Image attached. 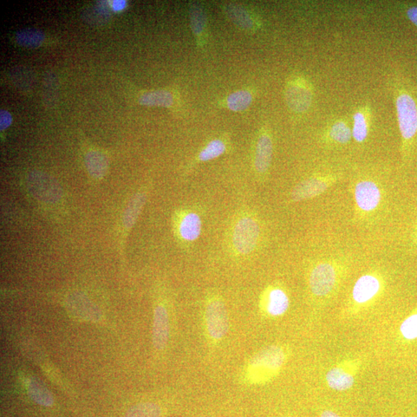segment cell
<instances>
[{
	"label": "cell",
	"mask_w": 417,
	"mask_h": 417,
	"mask_svg": "<svg viewBox=\"0 0 417 417\" xmlns=\"http://www.w3.org/2000/svg\"><path fill=\"white\" fill-rule=\"evenodd\" d=\"M394 97L402 139V153L407 157L417 142V95L409 84L400 79L394 84Z\"/></svg>",
	"instance_id": "obj_1"
},
{
	"label": "cell",
	"mask_w": 417,
	"mask_h": 417,
	"mask_svg": "<svg viewBox=\"0 0 417 417\" xmlns=\"http://www.w3.org/2000/svg\"><path fill=\"white\" fill-rule=\"evenodd\" d=\"M286 350L272 345L254 356L249 366L250 376L254 382H266L280 373L287 360Z\"/></svg>",
	"instance_id": "obj_2"
},
{
	"label": "cell",
	"mask_w": 417,
	"mask_h": 417,
	"mask_svg": "<svg viewBox=\"0 0 417 417\" xmlns=\"http://www.w3.org/2000/svg\"><path fill=\"white\" fill-rule=\"evenodd\" d=\"M384 282L382 278L376 273H365L356 282L353 291L350 312L356 314L376 302L382 294Z\"/></svg>",
	"instance_id": "obj_3"
},
{
	"label": "cell",
	"mask_w": 417,
	"mask_h": 417,
	"mask_svg": "<svg viewBox=\"0 0 417 417\" xmlns=\"http://www.w3.org/2000/svg\"><path fill=\"white\" fill-rule=\"evenodd\" d=\"M362 365L363 362L358 358H345L338 362L325 374L328 387L338 392H345L353 388Z\"/></svg>",
	"instance_id": "obj_4"
},
{
	"label": "cell",
	"mask_w": 417,
	"mask_h": 417,
	"mask_svg": "<svg viewBox=\"0 0 417 417\" xmlns=\"http://www.w3.org/2000/svg\"><path fill=\"white\" fill-rule=\"evenodd\" d=\"M260 225L258 221L244 215L234 225L233 230V246L241 255H247L252 253L258 243L260 238Z\"/></svg>",
	"instance_id": "obj_5"
},
{
	"label": "cell",
	"mask_w": 417,
	"mask_h": 417,
	"mask_svg": "<svg viewBox=\"0 0 417 417\" xmlns=\"http://www.w3.org/2000/svg\"><path fill=\"white\" fill-rule=\"evenodd\" d=\"M340 282V272L329 262L316 264L309 275V288L317 298H327L333 293Z\"/></svg>",
	"instance_id": "obj_6"
},
{
	"label": "cell",
	"mask_w": 417,
	"mask_h": 417,
	"mask_svg": "<svg viewBox=\"0 0 417 417\" xmlns=\"http://www.w3.org/2000/svg\"><path fill=\"white\" fill-rule=\"evenodd\" d=\"M27 186L34 197L42 203L54 204L61 198V191L54 179L40 172H32L27 180Z\"/></svg>",
	"instance_id": "obj_7"
},
{
	"label": "cell",
	"mask_w": 417,
	"mask_h": 417,
	"mask_svg": "<svg viewBox=\"0 0 417 417\" xmlns=\"http://www.w3.org/2000/svg\"><path fill=\"white\" fill-rule=\"evenodd\" d=\"M205 317L208 334L214 340H221L227 334L229 331V318L222 300H211L206 304Z\"/></svg>",
	"instance_id": "obj_8"
},
{
	"label": "cell",
	"mask_w": 417,
	"mask_h": 417,
	"mask_svg": "<svg viewBox=\"0 0 417 417\" xmlns=\"http://www.w3.org/2000/svg\"><path fill=\"white\" fill-rule=\"evenodd\" d=\"M313 93L308 81L302 77H296L288 84L285 90V99L293 112L302 113L311 104Z\"/></svg>",
	"instance_id": "obj_9"
},
{
	"label": "cell",
	"mask_w": 417,
	"mask_h": 417,
	"mask_svg": "<svg viewBox=\"0 0 417 417\" xmlns=\"http://www.w3.org/2000/svg\"><path fill=\"white\" fill-rule=\"evenodd\" d=\"M354 197L356 206L365 213L376 210L382 200L380 188L372 180H361L355 187Z\"/></svg>",
	"instance_id": "obj_10"
},
{
	"label": "cell",
	"mask_w": 417,
	"mask_h": 417,
	"mask_svg": "<svg viewBox=\"0 0 417 417\" xmlns=\"http://www.w3.org/2000/svg\"><path fill=\"white\" fill-rule=\"evenodd\" d=\"M175 231L182 242H194L199 238L202 231V220L198 213L191 211L178 213L175 221Z\"/></svg>",
	"instance_id": "obj_11"
},
{
	"label": "cell",
	"mask_w": 417,
	"mask_h": 417,
	"mask_svg": "<svg viewBox=\"0 0 417 417\" xmlns=\"http://www.w3.org/2000/svg\"><path fill=\"white\" fill-rule=\"evenodd\" d=\"M333 178L313 177L300 182L291 192V200L301 202L318 197L333 184Z\"/></svg>",
	"instance_id": "obj_12"
},
{
	"label": "cell",
	"mask_w": 417,
	"mask_h": 417,
	"mask_svg": "<svg viewBox=\"0 0 417 417\" xmlns=\"http://www.w3.org/2000/svg\"><path fill=\"white\" fill-rule=\"evenodd\" d=\"M148 192L149 188L147 186L140 188L128 201L122 217L123 237L127 236V233L131 231L136 221L138 220L142 208L146 203Z\"/></svg>",
	"instance_id": "obj_13"
},
{
	"label": "cell",
	"mask_w": 417,
	"mask_h": 417,
	"mask_svg": "<svg viewBox=\"0 0 417 417\" xmlns=\"http://www.w3.org/2000/svg\"><path fill=\"white\" fill-rule=\"evenodd\" d=\"M168 312L164 305L158 304L154 311L153 345L156 349H164L168 340Z\"/></svg>",
	"instance_id": "obj_14"
},
{
	"label": "cell",
	"mask_w": 417,
	"mask_h": 417,
	"mask_svg": "<svg viewBox=\"0 0 417 417\" xmlns=\"http://www.w3.org/2000/svg\"><path fill=\"white\" fill-rule=\"evenodd\" d=\"M273 155V142L271 137L268 133H262L260 135L257 146L255 159H254V166L256 171L264 175L269 171L271 164Z\"/></svg>",
	"instance_id": "obj_15"
},
{
	"label": "cell",
	"mask_w": 417,
	"mask_h": 417,
	"mask_svg": "<svg viewBox=\"0 0 417 417\" xmlns=\"http://www.w3.org/2000/svg\"><path fill=\"white\" fill-rule=\"evenodd\" d=\"M265 310L271 317H279L285 314L290 306V299L285 291L281 288H272L265 297Z\"/></svg>",
	"instance_id": "obj_16"
},
{
	"label": "cell",
	"mask_w": 417,
	"mask_h": 417,
	"mask_svg": "<svg viewBox=\"0 0 417 417\" xmlns=\"http://www.w3.org/2000/svg\"><path fill=\"white\" fill-rule=\"evenodd\" d=\"M84 162L90 177L96 180L102 179L108 171V159L101 152L95 150L88 152L84 158Z\"/></svg>",
	"instance_id": "obj_17"
},
{
	"label": "cell",
	"mask_w": 417,
	"mask_h": 417,
	"mask_svg": "<svg viewBox=\"0 0 417 417\" xmlns=\"http://www.w3.org/2000/svg\"><path fill=\"white\" fill-rule=\"evenodd\" d=\"M70 310L74 314L88 320H97L100 318V312L84 297L77 295L70 298Z\"/></svg>",
	"instance_id": "obj_18"
},
{
	"label": "cell",
	"mask_w": 417,
	"mask_h": 417,
	"mask_svg": "<svg viewBox=\"0 0 417 417\" xmlns=\"http://www.w3.org/2000/svg\"><path fill=\"white\" fill-rule=\"evenodd\" d=\"M16 40L22 47L36 48L42 45L45 40V35L40 30L25 28L17 32Z\"/></svg>",
	"instance_id": "obj_19"
},
{
	"label": "cell",
	"mask_w": 417,
	"mask_h": 417,
	"mask_svg": "<svg viewBox=\"0 0 417 417\" xmlns=\"http://www.w3.org/2000/svg\"><path fill=\"white\" fill-rule=\"evenodd\" d=\"M139 102L142 106L168 108L173 103V97L168 91L156 90L142 95Z\"/></svg>",
	"instance_id": "obj_20"
},
{
	"label": "cell",
	"mask_w": 417,
	"mask_h": 417,
	"mask_svg": "<svg viewBox=\"0 0 417 417\" xmlns=\"http://www.w3.org/2000/svg\"><path fill=\"white\" fill-rule=\"evenodd\" d=\"M28 391L31 399L43 407H51L54 398L49 391L35 379H30L27 382Z\"/></svg>",
	"instance_id": "obj_21"
},
{
	"label": "cell",
	"mask_w": 417,
	"mask_h": 417,
	"mask_svg": "<svg viewBox=\"0 0 417 417\" xmlns=\"http://www.w3.org/2000/svg\"><path fill=\"white\" fill-rule=\"evenodd\" d=\"M368 113L364 108L358 110L353 115V128L351 130L353 139L358 143L367 139L369 134Z\"/></svg>",
	"instance_id": "obj_22"
},
{
	"label": "cell",
	"mask_w": 417,
	"mask_h": 417,
	"mask_svg": "<svg viewBox=\"0 0 417 417\" xmlns=\"http://www.w3.org/2000/svg\"><path fill=\"white\" fill-rule=\"evenodd\" d=\"M252 100L249 91L239 90L228 97L227 106L233 112H241L250 106Z\"/></svg>",
	"instance_id": "obj_23"
},
{
	"label": "cell",
	"mask_w": 417,
	"mask_h": 417,
	"mask_svg": "<svg viewBox=\"0 0 417 417\" xmlns=\"http://www.w3.org/2000/svg\"><path fill=\"white\" fill-rule=\"evenodd\" d=\"M162 409L154 403H142L130 409L126 417H160Z\"/></svg>",
	"instance_id": "obj_24"
},
{
	"label": "cell",
	"mask_w": 417,
	"mask_h": 417,
	"mask_svg": "<svg viewBox=\"0 0 417 417\" xmlns=\"http://www.w3.org/2000/svg\"><path fill=\"white\" fill-rule=\"evenodd\" d=\"M329 136L338 144H347L350 142L353 133L347 123L343 121L336 122L329 129Z\"/></svg>",
	"instance_id": "obj_25"
},
{
	"label": "cell",
	"mask_w": 417,
	"mask_h": 417,
	"mask_svg": "<svg viewBox=\"0 0 417 417\" xmlns=\"http://www.w3.org/2000/svg\"><path fill=\"white\" fill-rule=\"evenodd\" d=\"M226 149L225 143L222 140H213L202 150L198 156V160L200 162H207L216 159L221 155H223Z\"/></svg>",
	"instance_id": "obj_26"
},
{
	"label": "cell",
	"mask_w": 417,
	"mask_h": 417,
	"mask_svg": "<svg viewBox=\"0 0 417 417\" xmlns=\"http://www.w3.org/2000/svg\"><path fill=\"white\" fill-rule=\"evenodd\" d=\"M191 28L195 35L200 36L206 28V18L198 4H193L190 10Z\"/></svg>",
	"instance_id": "obj_27"
},
{
	"label": "cell",
	"mask_w": 417,
	"mask_h": 417,
	"mask_svg": "<svg viewBox=\"0 0 417 417\" xmlns=\"http://www.w3.org/2000/svg\"><path fill=\"white\" fill-rule=\"evenodd\" d=\"M226 12L232 21L240 27L243 28H251L253 27L251 17L244 9L235 6H228Z\"/></svg>",
	"instance_id": "obj_28"
},
{
	"label": "cell",
	"mask_w": 417,
	"mask_h": 417,
	"mask_svg": "<svg viewBox=\"0 0 417 417\" xmlns=\"http://www.w3.org/2000/svg\"><path fill=\"white\" fill-rule=\"evenodd\" d=\"M400 332L406 340H417V313L409 316L400 324Z\"/></svg>",
	"instance_id": "obj_29"
},
{
	"label": "cell",
	"mask_w": 417,
	"mask_h": 417,
	"mask_svg": "<svg viewBox=\"0 0 417 417\" xmlns=\"http://www.w3.org/2000/svg\"><path fill=\"white\" fill-rule=\"evenodd\" d=\"M12 123V116L8 110H0V130L8 128Z\"/></svg>",
	"instance_id": "obj_30"
},
{
	"label": "cell",
	"mask_w": 417,
	"mask_h": 417,
	"mask_svg": "<svg viewBox=\"0 0 417 417\" xmlns=\"http://www.w3.org/2000/svg\"><path fill=\"white\" fill-rule=\"evenodd\" d=\"M404 11L409 21L417 28V5L408 6Z\"/></svg>",
	"instance_id": "obj_31"
},
{
	"label": "cell",
	"mask_w": 417,
	"mask_h": 417,
	"mask_svg": "<svg viewBox=\"0 0 417 417\" xmlns=\"http://www.w3.org/2000/svg\"><path fill=\"white\" fill-rule=\"evenodd\" d=\"M113 6L115 10H122L126 8V2L123 0H117L113 2Z\"/></svg>",
	"instance_id": "obj_32"
},
{
	"label": "cell",
	"mask_w": 417,
	"mask_h": 417,
	"mask_svg": "<svg viewBox=\"0 0 417 417\" xmlns=\"http://www.w3.org/2000/svg\"><path fill=\"white\" fill-rule=\"evenodd\" d=\"M320 417H342L340 414L330 409H325L322 412Z\"/></svg>",
	"instance_id": "obj_33"
}]
</instances>
